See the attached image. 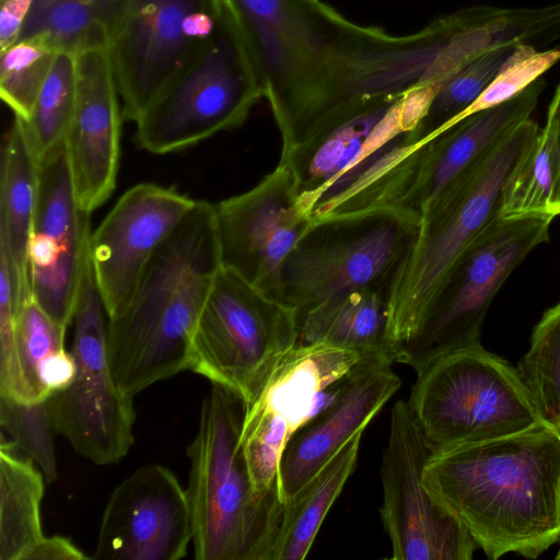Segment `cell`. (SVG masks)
Segmentation results:
<instances>
[{"label":"cell","mask_w":560,"mask_h":560,"mask_svg":"<svg viewBox=\"0 0 560 560\" xmlns=\"http://www.w3.org/2000/svg\"><path fill=\"white\" fill-rule=\"evenodd\" d=\"M195 203L174 187L141 183L91 233L89 258L110 319L126 310L150 259Z\"/></svg>","instance_id":"18"},{"label":"cell","mask_w":560,"mask_h":560,"mask_svg":"<svg viewBox=\"0 0 560 560\" xmlns=\"http://www.w3.org/2000/svg\"><path fill=\"white\" fill-rule=\"evenodd\" d=\"M545 81L498 106L464 117L418 144L402 136L326 207L330 213L392 208L420 220L428 205L459 174L530 118Z\"/></svg>","instance_id":"6"},{"label":"cell","mask_w":560,"mask_h":560,"mask_svg":"<svg viewBox=\"0 0 560 560\" xmlns=\"http://www.w3.org/2000/svg\"><path fill=\"white\" fill-rule=\"evenodd\" d=\"M287 165L252 189L214 203L222 267L278 301L282 264L311 224Z\"/></svg>","instance_id":"17"},{"label":"cell","mask_w":560,"mask_h":560,"mask_svg":"<svg viewBox=\"0 0 560 560\" xmlns=\"http://www.w3.org/2000/svg\"><path fill=\"white\" fill-rule=\"evenodd\" d=\"M515 46L487 51L445 79L417 127L402 136L406 144H418L451 125L490 84Z\"/></svg>","instance_id":"29"},{"label":"cell","mask_w":560,"mask_h":560,"mask_svg":"<svg viewBox=\"0 0 560 560\" xmlns=\"http://www.w3.org/2000/svg\"><path fill=\"white\" fill-rule=\"evenodd\" d=\"M363 432L343 447L284 503L271 560H303L343 486L353 472Z\"/></svg>","instance_id":"25"},{"label":"cell","mask_w":560,"mask_h":560,"mask_svg":"<svg viewBox=\"0 0 560 560\" xmlns=\"http://www.w3.org/2000/svg\"><path fill=\"white\" fill-rule=\"evenodd\" d=\"M75 55L77 102L65 142L78 200L92 213L116 187L122 112L108 44Z\"/></svg>","instance_id":"21"},{"label":"cell","mask_w":560,"mask_h":560,"mask_svg":"<svg viewBox=\"0 0 560 560\" xmlns=\"http://www.w3.org/2000/svg\"><path fill=\"white\" fill-rule=\"evenodd\" d=\"M500 215H560V145L549 121L506 183Z\"/></svg>","instance_id":"27"},{"label":"cell","mask_w":560,"mask_h":560,"mask_svg":"<svg viewBox=\"0 0 560 560\" xmlns=\"http://www.w3.org/2000/svg\"><path fill=\"white\" fill-rule=\"evenodd\" d=\"M547 121H549L556 132L560 145V83L558 84L551 103L548 107Z\"/></svg>","instance_id":"39"},{"label":"cell","mask_w":560,"mask_h":560,"mask_svg":"<svg viewBox=\"0 0 560 560\" xmlns=\"http://www.w3.org/2000/svg\"><path fill=\"white\" fill-rule=\"evenodd\" d=\"M75 102L77 55L60 50L38 93L30 118H21L32 147L39 158L65 141L73 118Z\"/></svg>","instance_id":"31"},{"label":"cell","mask_w":560,"mask_h":560,"mask_svg":"<svg viewBox=\"0 0 560 560\" xmlns=\"http://www.w3.org/2000/svg\"><path fill=\"white\" fill-rule=\"evenodd\" d=\"M109 322L89 258L72 317L75 374L49 399L56 433L96 465L119 462L133 444V397L119 390L110 369Z\"/></svg>","instance_id":"12"},{"label":"cell","mask_w":560,"mask_h":560,"mask_svg":"<svg viewBox=\"0 0 560 560\" xmlns=\"http://www.w3.org/2000/svg\"><path fill=\"white\" fill-rule=\"evenodd\" d=\"M118 1L46 0L33 9L21 37L40 33L59 50L74 54L108 44Z\"/></svg>","instance_id":"28"},{"label":"cell","mask_w":560,"mask_h":560,"mask_svg":"<svg viewBox=\"0 0 560 560\" xmlns=\"http://www.w3.org/2000/svg\"><path fill=\"white\" fill-rule=\"evenodd\" d=\"M401 95L375 100L316 138L281 153L291 171L302 210L314 209L338 194L386 152L406 128Z\"/></svg>","instance_id":"20"},{"label":"cell","mask_w":560,"mask_h":560,"mask_svg":"<svg viewBox=\"0 0 560 560\" xmlns=\"http://www.w3.org/2000/svg\"><path fill=\"white\" fill-rule=\"evenodd\" d=\"M516 369L539 420L560 433V301L535 326Z\"/></svg>","instance_id":"30"},{"label":"cell","mask_w":560,"mask_h":560,"mask_svg":"<svg viewBox=\"0 0 560 560\" xmlns=\"http://www.w3.org/2000/svg\"><path fill=\"white\" fill-rule=\"evenodd\" d=\"M418 231L417 217L392 208L313 218L282 264L278 301L300 322L312 307L349 291L387 294Z\"/></svg>","instance_id":"7"},{"label":"cell","mask_w":560,"mask_h":560,"mask_svg":"<svg viewBox=\"0 0 560 560\" xmlns=\"http://www.w3.org/2000/svg\"><path fill=\"white\" fill-rule=\"evenodd\" d=\"M221 268L214 203L196 200L150 259L126 310L109 322V363L122 394L133 397L189 370L196 325Z\"/></svg>","instance_id":"3"},{"label":"cell","mask_w":560,"mask_h":560,"mask_svg":"<svg viewBox=\"0 0 560 560\" xmlns=\"http://www.w3.org/2000/svg\"><path fill=\"white\" fill-rule=\"evenodd\" d=\"M192 537L187 491L168 468L145 465L110 494L93 558L178 560L186 557Z\"/></svg>","instance_id":"19"},{"label":"cell","mask_w":560,"mask_h":560,"mask_svg":"<svg viewBox=\"0 0 560 560\" xmlns=\"http://www.w3.org/2000/svg\"><path fill=\"white\" fill-rule=\"evenodd\" d=\"M556 559H557V560H560V549H559V551H558V552H557V555H556Z\"/></svg>","instance_id":"40"},{"label":"cell","mask_w":560,"mask_h":560,"mask_svg":"<svg viewBox=\"0 0 560 560\" xmlns=\"http://www.w3.org/2000/svg\"><path fill=\"white\" fill-rule=\"evenodd\" d=\"M3 436L0 443V560H23L43 537V475Z\"/></svg>","instance_id":"26"},{"label":"cell","mask_w":560,"mask_h":560,"mask_svg":"<svg viewBox=\"0 0 560 560\" xmlns=\"http://www.w3.org/2000/svg\"><path fill=\"white\" fill-rule=\"evenodd\" d=\"M18 307L8 260L0 254V395L28 402L16 345Z\"/></svg>","instance_id":"36"},{"label":"cell","mask_w":560,"mask_h":560,"mask_svg":"<svg viewBox=\"0 0 560 560\" xmlns=\"http://www.w3.org/2000/svg\"><path fill=\"white\" fill-rule=\"evenodd\" d=\"M559 60V46L545 50H539L530 44L515 46L490 84L452 124L468 115L498 106L514 98L540 79Z\"/></svg>","instance_id":"35"},{"label":"cell","mask_w":560,"mask_h":560,"mask_svg":"<svg viewBox=\"0 0 560 560\" xmlns=\"http://www.w3.org/2000/svg\"><path fill=\"white\" fill-rule=\"evenodd\" d=\"M90 559L73 542L63 536L43 537L23 560H86Z\"/></svg>","instance_id":"38"},{"label":"cell","mask_w":560,"mask_h":560,"mask_svg":"<svg viewBox=\"0 0 560 560\" xmlns=\"http://www.w3.org/2000/svg\"><path fill=\"white\" fill-rule=\"evenodd\" d=\"M552 215L494 218L464 249L395 362L417 373L438 358L480 342L486 314L504 281L549 240Z\"/></svg>","instance_id":"10"},{"label":"cell","mask_w":560,"mask_h":560,"mask_svg":"<svg viewBox=\"0 0 560 560\" xmlns=\"http://www.w3.org/2000/svg\"><path fill=\"white\" fill-rule=\"evenodd\" d=\"M262 97L246 48L223 8L213 34L136 121V142L153 154L184 150L242 126Z\"/></svg>","instance_id":"9"},{"label":"cell","mask_w":560,"mask_h":560,"mask_svg":"<svg viewBox=\"0 0 560 560\" xmlns=\"http://www.w3.org/2000/svg\"><path fill=\"white\" fill-rule=\"evenodd\" d=\"M299 327V342L326 343L395 362L385 292L358 289L331 298L308 310Z\"/></svg>","instance_id":"24"},{"label":"cell","mask_w":560,"mask_h":560,"mask_svg":"<svg viewBox=\"0 0 560 560\" xmlns=\"http://www.w3.org/2000/svg\"><path fill=\"white\" fill-rule=\"evenodd\" d=\"M0 423L12 443L33 458L48 483L57 480L54 446L56 432L49 397L34 402L19 401L0 395Z\"/></svg>","instance_id":"33"},{"label":"cell","mask_w":560,"mask_h":560,"mask_svg":"<svg viewBox=\"0 0 560 560\" xmlns=\"http://www.w3.org/2000/svg\"><path fill=\"white\" fill-rule=\"evenodd\" d=\"M433 453L407 401H396L381 462L380 514L392 542V559L470 560L478 548L465 526L422 482Z\"/></svg>","instance_id":"15"},{"label":"cell","mask_w":560,"mask_h":560,"mask_svg":"<svg viewBox=\"0 0 560 560\" xmlns=\"http://www.w3.org/2000/svg\"><path fill=\"white\" fill-rule=\"evenodd\" d=\"M422 482L489 559H535L560 539V433L541 421L434 452Z\"/></svg>","instance_id":"2"},{"label":"cell","mask_w":560,"mask_h":560,"mask_svg":"<svg viewBox=\"0 0 560 560\" xmlns=\"http://www.w3.org/2000/svg\"><path fill=\"white\" fill-rule=\"evenodd\" d=\"M362 358L326 343L299 342L276 366L246 408L240 439L258 494L281 497L279 467L289 440L339 395Z\"/></svg>","instance_id":"14"},{"label":"cell","mask_w":560,"mask_h":560,"mask_svg":"<svg viewBox=\"0 0 560 560\" xmlns=\"http://www.w3.org/2000/svg\"><path fill=\"white\" fill-rule=\"evenodd\" d=\"M269 103L281 153L383 96L441 79L439 18L392 35L353 23L322 0H220Z\"/></svg>","instance_id":"1"},{"label":"cell","mask_w":560,"mask_h":560,"mask_svg":"<svg viewBox=\"0 0 560 560\" xmlns=\"http://www.w3.org/2000/svg\"><path fill=\"white\" fill-rule=\"evenodd\" d=\"M220 0H119L108 48L122 117L136 122L215 31Z\"/></svg>","instance_id":"13"},{"label":"cell","mask_w":560,"mask_h":560,"mask_svg":"<svg viewBox=\"0 0 560 560\" xmlns=\"http://www.w3.org/2000/svg\"><path fill=\"white\" fill-rule=\"evenodd\" d=\"M417 375L407 404L434 452L540 422L517 369L480 342L438 358Z\"/></svg>","instance_id":"8"},{"label":"cell","mask_w":560,"mask_h":560,"mask_svg":"<svg viewBox=\"0 0 560 560\" xmlns=\"http://www.w3.org/2000/svg\"><path fill=\"white\" fill-rule=\"evenodd\" d=\"M392 361L365 357L348 374L339 395L289 440L279 467L283 503L311 480L372 419L400 387Z\"/></svg>","instance_id":"22"},{"label":"cell","mask_w":560,"mask_h":560,"mask_svg":"<svg viewBox=\"0 0 560 560\" xmlns=\"http://www.w3.org/2000/svg\"><path fill=\"white\" fill-rule=\"evenodd\" d=\"M439 84L427 83L411 88L401 97V117L406 131L413 130L429 110Z\"/></svg>","instance_id":"37"},{"label":"cell","mask_w":560,"mask_h":560,"mask_svg":"<svg viewBox=\"0 0 560 560\" xmlns=\"http://www.w3.org/2000/svg\"><path fill=\"white\" fill-rule=\"evenodd\" d=\"M59 51L40 33L23 36L0 51V96L14 116L30 118Z\"/></svg>","instance_id":"32"},{"label":"cell","mask_w":560,"mask_h":560,"mask_svg":"<svg viewBox=\"0 0 560 560\" xmlns=\"http://www.w3.org/2000/svg\"><path fill=\"white\" fill-rule=\"evenodd\" d=\"M246 406L212 384L187 455L186 489L198 560H271L284 503L258 494L240 443Z\"/></svg>","instance_id":"4"},{"label":"cell","mask_w":560,"mask_h":560,"mask_svg":"<svg viewBox=\"0 0 560 560\" xmlns=\"http://www.w3.org/2000/svg\"><path fill=\"white\" fill-rule=\"evenodd\" d=\"M539 131L535 120L523 121L421 213L417 237L387 292L395 353L419 327L459 255L500 215L505 185Z\"/></svg>","instance_id":"5"},{"label":"cell","mask_w":560,"mask_h":560,"mask_svg":"<svg viewBox=\"0 0 560 560\" xmlns=\"http://www.w3.org/2000/svg\"><path fill=\"white\" fill-rule=\"evenodd\" d=\"M299 340L292 307L222 267L196 325L189 370L236 393L248 408Z\"/></svg>","instance_id":"11"},{"label":"cell","mask_w":560,"mask_h":560,"mask_svg":"<svg viewBox=\"0 0 560 560\" xmlns=\"http://www.w3.org/2000/svg\"><path fill=\"white\" fill-rule=\"evenodd\" d=\"M38 183L39 156L32 147L23 120L14 116L1 145L0 254L9 264L18 310L33 298L28 242Z\"/></svg>","instance_id":"23"},{"label":"cell","mask_w":560,"mask_h":560,"mask_svg":"<svg viewBox=\"0 0 560 560\" xmlns=\"http://www.w3.org/2000/svg\"><path fill=\"white\" fill-rule=\"evenodd\" d=\"M65 328L57 325L32 298L18 310L15 345L28 402L46 399L39 386L45 362L65 350Z\"/></svg>","instance_id":"34"},{"label":"cell","mask_w":560,"mask_h":560,"mask_svg":"<svg viewBox=\"0 0 560 560\" xmlns=\"http://www.w3.org/2000/svg\"><path fill=\"white\" fill-rule=\"evenodd\" d=\"M90 214L78 200L62 141L39 158L28 265L33 299L65 329L72 324L89 261Z\"/></svg>","instance_id":"16"}]
</instances>
